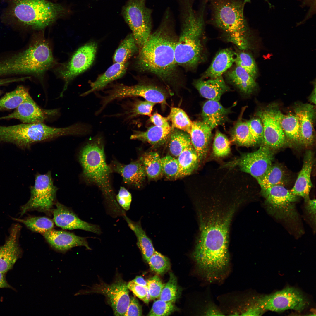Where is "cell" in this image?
I'll list each match as a JSON object with an SVG mask.
<instances>
[{
    "label": "cell",
    "instance_id": "cell-57",
    "mask_svg": "<svg viewBox=\"0 0 316 316\" xmlns=\"http://www.w3.org/2000/svg\"><path fill=\"white\" fill-rule=\"evenodd\" d=\"M29 78V76H26L0 78V86L6 85L13 83L23 81Z\"/></svg>",
    "mask_w": 316,
    "mask_h": 316
},
{
    "label": "cell",
    "instance_id": "cell-26",
    "mask_svg": "<svg viewBox=\"0 0 316 316\" xmlns=\"http://www.w3.org/2000/svg\"><path fill=\"white\" fill-rule=\"evenodd\" d=\"M230 110L229 108L222 106L219 101L208 100L202 107V121L213 129L225 123L227 121Z\"/></svg>",
    "mask_w": 316,
    "mask_h": 316
},
{
    "label": "cell",
    "instance_id": "cell-39",
    "mask_svg": "<svg viewBox=\"0 0 316 316\" xmlns=\"http://www.w3.org/2000/svg\"><path fill=\"white\" fill-rule=\"evenodd\" d=\"M155 103L146 100L135 99L129 101L124 106L122 115L131 119L140 115L150 116Z\"/></svg>",
    "mask_w": 316,
    "mask_h": 316
},
{
    "label": "cell",
    "instance_id": "cell-13",
    "mask_svg": "<svg viewBox=\"0 0 316 316\" xmlns=\"http://www.w3.org/2000/svg\"><path fill=\"white\" fill-rule=\"evenodd\" d=\"M273 150L261 145L256 151L243 153L239 157L224 164L225 168H239L241 171L250 174L257 181L262 177L272 165Z\"/></svg>",
    "mask_w": 316,
    "mask_h": 316
},
{
    "label": "cell",
    "instance_id": "cell-38",
    "mask_svg": "<svg viewBox=\"0 0 316 316\" xmlns=\"http://www.w3.org/2000/svg\"><path fill=\"white\" fill-rule=\"evenodd\" d=\"M28 90L22 85L6 93L0 98V111L16 109L29 95Z\"/></svg>",
    "mask_w": 316,
    "mask_h": 316
},
{
    "label": "cell",
    "instance_id": "cell-43",
    "mask_svg": "<svg viewBox=\"0 0 316 316\" xmlns=\"http://www.w3.org/2000/svg\"><path fill=\"white\" fill-rule=\"evenodd\" d=\"M177 281L175 275L170 272L169 280L163 287L159 297V299L173 303L176 301L180 294Z\"/></svg>",
    "mask_w": 316,
    "mask_h": 316
},
{
    "label": "cell",
    "instance_id": "cell-18",
    "mask_svg": "<svg viewBox=\"0 0 316 316\" xmlns=\"http://www.w3.org/2000/svg\"><path fill=\"white\" fill-rule=\"evenodd\" d=\"M127 284L119 280L110 285L102 284L95 288L96 292L105 296L115 315L124 316L126 311L130 300Z\"/></svg>",
    "mask_w": 316,
    "mask_h": 316
},
{
    "label": "cell",
    "instance_id": "cell-19",
    "mask_svg": "<svg viewBox=\"0 0 316 316\" xmlns=\"http://www.w3.org/2000/svg\"><path fill=\"white\" fill-rule=\"evenodd\" d=\"M52 210L53 221L58 227L63 229H81L97 235L102 233L101 229L97 225L82 220L70 208L58 202Z\"/></svg>",
    "mask_w": 316,
    "mask_h": 316
},
{
    "label": "cell",
    "instance_id": "cell-30",
    "mask_svg": "<svg viewBox=\"0 0 316 316\" xmlns=\"http://www.w3.org/2000/svg\"><path fill=\"white\" fill-rule=\"evenodd\" d=\"M123 216L129 228L135 235L137 239L136 244L143 258L147 262L155 251L151 240L142 228L140 220L133 221L125 214Z\"/></svg>",
    "mask_w": 316,
    "mask_h": 316
},
{
    "label": "cell",
    "instance_id": "cell-8",
    "mask_svg": "<svg viewBox=\"0 0 316 316\" xmlns=\"http://www.w3.org/2000/svg\"><path fill=\"white\" fill-rule=\"evenodd\" d=\"M261 188L267 212L276 219L288 221H298V215L295 204L298 197L282 185Z\"/></svg>",
    "mask_w": 316,
    "mask_h": 316
},
{
    "label": "cell",
    "instance_id": "cell-46",
    "mask_svg": "<svg viewBox=\"0 0 316 316\" xmlns=\"http://www.w3.org/2000/svg\"><path fill=\"white\" fill-rule=\"evenodd\" d=\"M235 63L236 66L243 68L255 79L257 74V67L254 59L250 54L243 52L236 53Z\"/></svg>",
    "mask_w": 316,
    "mask_h": 316
},
{
    "label": "cell",
    "instance_id": "cell-35",
    "mask_svg": "<svg viewBox=\"0 0 316 316\" xmlns=\"http://www.w3.org/2000/svg\"><path fill=\"white\" fill-rule=\"evenodd\" d=\"M139 52V49L132 33L120 43L113 55V63H124Z\"/></svg>",
    "mask_w": 316,
    "mask_h": 316
},
{
    "label": "cell",
    "instance_id": "cell-52",
    "mask_svg": "<svg viewBox=\"0 0 316 316\" xmlns=\"http://www.w3.org/2000/svg\"><path fill=\"white\" fill-rule=\"evenodd\" d=\"M116 200L119 205L124 210H129L132 202L130 193L123 187L120 188L118 194L116 196Z\"/></svg>",
    "mask_w": 316,
    "mask_h": 316
},
{
    "label": "cell",
    "instance_id": "cell-33",
    "mask_svg": "<svg viewBox=\"0 0 316 316\" xmlns=\"http://www.w3.org/2000/svg\"><path fill=\"white\" fill-rule=\"evenodd\" d=\"M280 123L288 145H300V125L295 114H282Z\"/></svg>",
    "mask_w": 316,
    "mask_h": 316
},
{
    "label": "cell",
    "instance_id": "cell-37",
    "mask_svg": "<svg viewBox=\"0 0 316 316\" xmlns=\"http://www.w3.org/2000/svg\"><path fill=\"white\" fill-rule=\"evenodd\" d=\"M146 176L151 179L159 178L163 174L159 154L156 152L145 153L140 157Z\"/></svg>",
    "mask_w": 316,
    "mask_h": 316
},
{
    "label": "cell",
    "instance_id": "cell-4",
    "mask_svg": "<svg viewBox=\"0 0 316 316\" xmlns=\"http://www.w3.org/2000/svg\"><path fill=\"white\" fill-rule=\"evenodd\" d=\"M79 159L84 181L99 188L109 207H112L116 212L120 209L111 183L112 173L106 161L103 138L96 136L88 142L80 151Z\"/></svg>",
    "mask_w": 316,
    "mask_h": 316
},
{
    "label": "cell",
    "instance_id": "cell-47",
    "mask_svg": "<svg viewBox=\"0 0 316 316\" xmlns=\"http://www.w3.org/2000/svg\"><path fill=\"white\" fill-rule=\"evenodd\" d=\"M177 309L173 303L166 302L159 299L153 303L147 315L168 316Z\"/></svg>",
    "mask_w": 316,
    "mask_h": 316
},
{
    "label": "cell",
    "instance_id": "cell-12",
    "mask_svg": "<svg viewBox=\"0 0 316 316\" xmlns=\"http://www.w3.org/2000/svg\"><path fill=\"white\" fill-rule=\"evenodd\" d=\"M253 302L264 312L267 310L279 312L287 310L302 311L307 307V298L298 289L288 286L269 295L255 297Z\"/></svg>",
    "mask_w": 316,
    "mask_h": 316
},
{
    "label": "cell",
    "instance_id": "cell-7",
    "mask_svg": "<svg viewBox=\"0 0 316 316\" xmlns=\"http://www.w3.org/2000/svg\"><path fill=\"white\" fill-rule=\"evenodd\" d=\"M11 5L12 15L22 24L43 29L66 14L58 4L46 0H7Z\"/></svg>",
    "mask_w": 316,
    "mask_h": 316
},
{
    "label": "cell",
    "instance_id": "cell-22",
    "mask_svg": "<svg viewBox=\"0 0 316 316\" xmlns=\"http://www.w3.org/2000/svg\"><path fill=\"white\" fill-rule=\"evenodd\" d=\"M109 165L112 173L120 174L124 182L131 187L140 188L145 179V172L140 159L132 162L128 164H122L115 160L111 161Z\"/></svg>",
    "mask_w": 316,
    "mask_h": 316
},
{
    "label": "cell",
    "instance_id": "cell-58",
    "mask_svg": "<svg viewBox=\"0 0 316 316\" xmlns=\"http://www.w3.org/2000/svg\"><path fill=\"white\" fill-rule=\"evenodd\" d=\"M206 315H224L218 308L213 305L208 306L205 311Z\"/></svg>",
    "mask_w": 316,
    "mask_h": 316
},
{
    "label": "cell",
    "instance_id": "cell-21",
    "mask_svg": "<svg viewBox=\"0 0 316 316\" xmlns=\"http://www.w3.org/2000/svg\"><path fill=\"white\" fill-rule=\"evenodd\" d=\"M294 111L300 125V145L305 147H310L314 141V106L310 104H300L295 107Z\"/></svg>",
    "mask_w": 316,
    "mask_h": 316
},
{
    "label": "cell",
    "instance_id": "cell-24",
    "mask_svg": "<svg viewBox=\"0 0 316 316\" xmlns=\"http://www.w3.org/2000/svg\"><path fill=\"white\" fill-rule=\"evenodd\" d=\"M212 129L202 121L193 122L189 134L192 144L197 154L200 163L207 156Z\"/></svg>",
    "mask_w": 316,
    "mask_h": 316
},
{
    "label": "cell",
    "instance_id": "cell-14",
    "mask_svg": "<svg viewBox=\"0 0 316 316\" xmlns=\"http://www.w3.org/2000/svg\"><path fill=\"white\" fill-rule=\"evenodd\" d=\"M282 114L274 105L267 107L257 114L263 128V138L261 145L273 150L288 145L281 125Z\"/></svg>",
    "mask_w": 316,
    "mask_h": 316
},
{
    "label": "cell",
    "instance_id": "cell-41",
    "mask_svg": "<svg viewBox=\"0 0 316 316\" xmlns=\"http://www.w3.org/2000/svg\"><path fill=\"white\" fill-rule=\"evenodd\" d=\"M231 135L233 141L239 146L249 147L254 145L247 121L241 119L235 125Z\"/></svg>",
    "mask_w": 316,
    "mask_h": 316
},
{
    "label": "cell",
    "instance_id": "cell-42",
    "mask_svg": "<svg viewBox=\"0 0 316 316\" xmlns=\"http://www.w3.org/2000/svg\"><path fill=\"white\" fill-rule=\"evenodd\" d=\"M168 116L171 122V129L176 128L189 134L193 122L183 109L172 107Z\"/></svg>",
    "mask_w": 316,
    "mask_h": 316
},
{
    "label": "cell",
    "instance_id": "cell-44",
    "mask_svg": "<svg viewBox=\"0 0 316 316\" xmlns=\"http://www.w3.org/2000/svg\"><path fill=\"white\" fill-rule=\"evenodd\" d=\"M230 142L227 138L219 131L216 132L213 145L214 155L218 158L228 156L231 152Z\"/></svg>",
    "mask_w": 316,
    "mask_h": 316
},
{
    "label": "cell",
    "instance_id": "cell-5",
    "mask_svg": "<svg viewBox=\"0 0 316 316\" xmlns=\"http://www.w3.org/2000/svg\"><path fill=\"white\" fill-rule=\"evenodd\" d=\"M244 0H207L210 8V22L226 35L228 40L240 49L249 47V31L244 14Z\"/></svg>",
    "mask_w": 316,
    "mask_h": 316
},
{
    "label": "cell",
    "instance_id": "cell-29",
    "mask_svg": "<svg viewBox=\"0 0 316 316\" xmlns=\"http://www.w3.org/2000/svg\"><path fill=\"white\" fill-rule=\"evenodd\" d=\"M171 130V127L152 126L145 131H134L130 138L147 142L154 146H159L168 140Z\"/></svg>",
    "mask_w": 316,
    "mask_h": 316
},
{
    "label": "cell",
    "instance_id": "cell-59",
    "mask_svg": "<svg viewBox=\"0 0 316 316\" xmlns=\"http://www.w3.org/2000/svg\"><path fill=\"white\" fill-rule=\"evenodd\" d=\"M305 5H308L310 8L308 13L305 19H308L309 17L315 11L316 0H303Z\"/></svg>",
    "mask_w": 316,
    "mask_h": 316
},
{
    "label": "cell",
    "instance_id": "cell-9",
    "mask_svg": "<svg viewBox=\"0 0 316 316\" xmlns=\"http://www.w3.org/2000/svg\"><path fill=\"white\" fill-rule=\"evenodd\" d=\"M105 91L100 98L101 103L104 107L116 100L136 97H142L155 104H165L169 95V92L164 88L143 83L130 86L115 84Z\"/></svg>",
    "mask_w": 316,
    "mask_h": 316
},
{
    "label": "cell",
    "instance_id": "cell-61",
    "mask_svg": "<svg viewBox=\"0 0 316 316\" xmlns=\"http://www.w3.org/2000/svg\"><path fill=\"white\" fill-rule=\"evenodd\" d=\"M136 284L142 286H147V282L141 276H136L133 280Z\"/></svg>",
    "mask_w": 316,
    "mask_h": 316
},
{
    "label": "cell",
    "instance_id": "cell-53",
    "mask_svg": "<svg viewBox=\"0 0 316 316\" xmlns=\"http://www.w3.org/2000/svg\"><path fill=\"white\" fill-rule=\"evenodd\" d=\"M142 307L138 300L134 297H130V302L126 311L124 316H141Z\"/></svg>",
    "mask_w": 316,
    "mask_h": 316
},
{
    "label": "cell",
    "instance_id": "cell-6",
    "mask_svg": "<svg viewBox=\"0 0 316 316\" xmlns=\"http://www.w3.org/2000/svg\"><path fill=\"white\" fill-rule=\"evenodd\" d=\"M54 62L49 43L39 39L26 49L1 60L0 70L3 75L8 76L32 74L41 76Z\"/></svg>",
    "mask_w": 316,
    "mask_h": 316
},
{
    "label": "cell",
    "instance_id": "cell-2",
    "mask_svg": "<svg viewBox=\"0 0 316 316\" xmlns=\"http://www.w3.org/2000/svg\"><path fill=\"white\" fill-rule=\"evenodd\" d=\"M178 37L174 20L168 8L158 28L139 51L136 62L138 70L154 74L168 85L176 83L178 75L175 58Z\"/></svg>",
    "mask_w": 316,
    "mask_h": 316
},
{
    "label": "cell",
    "instance_id": "cell-36",
    "mask_svg": "<svg viewBox=\"0 0 316 316\" xmlns=\"http://www.w3.org/2000/svg\"><path fill=\"white\" fill-rule=\"evenodd\" d=\"M11 218L14 221L23 224L32 231L42 234L54 227L53 220L46 217L29 216L24 219Z\"/></svg>",
    "mask_w": 316,
    "mask_h": 316
},
{
    "label": "cell",
    "instance_id": "cell-34",
    "mask_svg": "<svg viewBox=\"0 0 316 316\" xmlns=\"http://www.w3.org/2000/svg\"><path fill=\"white\" fill-rule=\"evenodd\" d=\"M288 174L281 165L272 164L265 175L257 180L261 188L276 185L285 186L288 182Z\"/></svg>",
    "mask_w": 316,
    "mask_h": 316
},
{
    "label": "cell",
    "instance_id": "cell-16",
    "mask_svg": "<svg viewBox=\"0 0 316 316\" xmlns=\"http://www.w3.org/2000/svg\"><path fill=\"white\" fill-rule=\"evenodd\" d=\"M21 228L18 223L12 224L4 244L0 245V272L2 273L11 269L22 255L19 243Z\"/></svg>",
    "mask_w": 316,
    "mask_h": 316
},
{
    "label": "cell",
    "instance_id": "cell-17",
    "mask_svg": "<svg viewBox=\"0 0 316 316\" xmlns=\"http://www.w3.org/2000/svg\"><path fill=\"white\" fill-rule=\"evenodd\" d=\"M58 110L40 108L29 95L15 110L8 115L0 117V120L15 119L23 123H43L58 113Z\"/></svg>",
    "mask_w": 316,
    "mask_h": 316
},
{
    "label": "cell",
    "instance_id": "cell-48",
    "mask_svg": "<svg viewBox=\"0 0 316 316\" xmlns=\"http://www.w3.org/2000/svg\"><path fill=\"white\" fill-rule=\"evenodd\" d=\"M163 174L168 178H176L179 171L178 163L177 159L170 155L161 158Z\"/></svg>",
    "mask_w": 316,
    "mask_h": 316
},
{
    "label": "cell",
    "instance_id": "cell-40",
    "mask_svg": "<svg viewBox=\"0 0 316 316\" xmlns=\"http://www.w3.org/2000/svg\"><path fill=\"white\" fill-rule=\"evenodd\" d=\"M168 140L170 151L175 157H178L183 150L192 144L188 133L176 128L171 129Z\"/></svg>",
    "mask_w": 316,
    "mask_h": 316
},
{
    "label": "cell",
    "instance_id": "cell-50",
    "mask_svg": "<svg viewBox=\"0 0 316 316\" xmlns=\"http://www.w3.org/2000/svg\"><path fill=\"white\" fill-rule=\"evenodd\" d=\"M147 282L150 300L159 298L165 284L156 275L149 278Z\"/></svg>",
    "mask_w": 316,
    "mask_h": 316
},
{
    "label": "cell",
    "instance_id": "cell-49",
    "mask_svg": "<svg viewBox=\"0 0 316 316\" xmlns=\"http://www.w3.org/2000/svg\"><path fill=\"white\" fill-rule=\"evenodd\" d=\"M254 145L261 144L264 130L262 121L259 118H253L247 121Z\"/></svg>",
    "mask_w": 316,
    "mask_h": 316
},
{
    "label": "cell",
    "instance_id": "cell-23",
    "mask_svg": "<svg viewBox=\"0 0 316 316\" xmlns=\"http://www.w3.org/2000/svg\"><path fill=\"white\" fill-rule=\"evenodd\" d=\"M314 163L313 153L310 150L307 151L304 155L302 168L293 186L290 190L293 194L303 197L305 201L310 198L309 193L312 187L311 175Z\"/></svg>",
    "mask_w": 316,
    "mask_h": 316
},
{
    "label": "cell",
    "instance_id": "cell-56",
    "mask_svg": "<svg viewBox=\"0 0 316 316\" xmlns=\"http://www.w3.org/2000/svg\"><path fill=\"white\" fill-rule=\"evenodd\" d=\"M305 207L307 212L310 215L311 218L315 221L316 217V200H308L305 201Z\"/></svg>",
    "mask_w": 316,
    "mask_h": 316
},
{
    "label": "cell",
    "instance_id": "cell-27",
    "mask_svg": "<svg viewBox=\"0 0 316 316\" xmlns=\"http://www.w3.org/2000/svg\"><path fill=\"white\" fill-rule=\"evenodd\" d=\"M128 66V62L124 63H113L103 73L99 75L93 82H90L89 90L82 94L85 96L91 93L101 90L113 81L123 77Z\"/></svg>",
    "mask_w": 316,
    "mask_h": 316
},
{
    "label": "cell",
    "instance_id": "cell-28",
    "mask_svg": "<svg viewBox=\"0 0 316 316\" xmlns=\"http://www.w3.org/2000/svg\"><path fill=\"white\" fill-rule=\"evenodd\" d=\"M236 53L231 50H222L216 55L201 78H214L221 76L235 63Z\"/></svg>",
    "mask_w": 316,
    "mask_h": 316
},
{
    "label": "cell",
    "instance_id": "cell-10",
    "mask_svg": "<svg viewBox=\"0 0 316 316\" xmlns=\"http://www.w3.org/2000/svg\"><path fill=\"white\" fill-rule=\"evenodd\" d=\"M146 0H129L123 8L122 14L129 25L139 50L151 33L152 10Z\"/></svg>",
    "mask_w": 316,
    "mask_h": 316
},
{
    "label": "cell",
    "instance_id": "cell-20",
    "mask_svg": "<svg viewBox=\"0 0 316 316\" xmlns=\"http://www.w3.org/2000/svg\"><path fill=\"white\" fill-rule=\"evenodd\" d=\"M42 235L51 247L58 251L64 252L73 247L81 246L91 250L86 238L72 233L53 229Z\"/></svg>",
    "mask_w": 316,
    "mask_h": 316
},
{
    "label": "cell",
    "instance_id": "cell-3",
    "mask_svg": "<svg viewBox=\"0 0 316 316\" xmlns=\"http://www.w3.org/2000/svg\"><path fill=\"white\" fill-rule=\"evenodd\" d=\"M177 1L181 31L175 46V60L178 66L191 70L196 68L203 59L202 37L207 2L202 0L199 9L195 11L193 7L194 0H178Z\"/></svg>",
    "mask_w": 316,
    "mask_h": 316
},
{
    "label": "cell",
    "instance_id": "cell-45",
    "mask_svg": "<svg viewBox=\"0 0 316 316\" xmlns=\"http://www.w3.org/2000/svg\"><path fill=\"white\" fill-rule=\"evenodd\" d=\"M147 262L151 269L158 274H163L170 269V263L169 259L155 251Z\"/></svg>",
    "mask_w": 316,
    "mask_h": 316
},
{
    "label": "cell",
    "instance_id": "cell-32",
    "mask_svg": "<svg viewBox=\"0 0 316 316\" xmlns=\"http://www.w3.org/2000/svg\"><path fill=\"white\" fill-rule=\"evenodd\" d=\"M229 79L243 93L251 94L255 89L256 84L254 79L245 70L236 66L227 73Z\"/></svg>",
    "mask_w": 316,
    "mask_h": 316
},
{
    "label": "cell",
    "instance_id": "cell-11",
    "mask_svg": "<svg viewBox=\"0 0 316 316\" xmlns=\"http://www.w3.org/2000/svg\"><path fill=\"white\" fill-rule=\"evenodd\" d=\"M57 189L54 185L50 171L43 174H37L34 185L30 188V198L20 207V217L32 211L48 214L52 213L56 203Z\"/></svg>",
    "mask_w": 316,
    "mask_h": 316
},
{
    "label": "cell",
    "instance_id": "cell-1",
    "mask_svg": "<svg viewBox=\"0 0 316 316\" xmlns=\"http://www.w3.org/2000/svg\"><path fill=\"white\" fill-rule=\"evenodd\" d=\"M240 204L212 201L199 206L200 232L193 256L202 272L217 274L228 269L229 229Z\"/></svg>",
    "mask_w": 316,
    "mask_h": 316
},
{
    "label": "cell",
    "instance_id": "cell-54",
    "mask_svg": "<svg viewBox=\"0 0 316 316\" xmlns=\"http://www.w3.org/2000/svg\"><path fill=\"white\" fill-rule=\"evenodd\" d=\"M150 121L154 125L163 128H171L168 122L169 120L168 116L164 117L159 114L154 113L150 116Z\"/></svg>",
    "mask_w": 316,
    "mask_h": 316
},
{
    "label": "cell",
    "instance_id": "cell-31",
    "mask_svg": "<svg viewBox=\"0 0 316 316\" xmlns=\"http://www.w3.org/2000/svg\"><path fill=\"white\" fill-rule=\"evenodd\" d=\"M177 159L179 171L176 178L190 175L198 168L200 163L197 154L192 144L182 152Z\"/></svg>",
    "mask_w": 316,
    "mask_h": 316
},
{
    "label": "cell",
    "instance_id": "cell-63",
    "mask_svg": "<svg viewBox=\"0 0 316 316\" xmlns=\"http://www.w3.org/2000/svg\"><path fill=\"white\" fill-rule=\"evenodd\" d=\"M265 0L266 1H267L268 2V3H269V5L270 6L271 5L270 4V3L268 2V0ZM250 2H251V0H244V1H243L244 4V5H245V4H246L247 3H250Z\"/></svg>",
    "mask_w": 316,
    "mask_h": 316
},
{
    "label": "cell",
    "instance_id": "cell-62",
    "mask_svg": "<svg viewBox=\"0 0 316 316\" xmlns=\"http://www.w3.org/2000/svg\"><path fill=\"white\" fill-rule=\"evenodd\" d=\"M309 101L315 104H316V87L315 85V87L313 89L311 94L309 98Z\"/></svg>",
    "mask_w": 316,
    "mask_h": 316
},
{
    "label": "cell",
    "instance_id": "cell-15",
    "mask_svg": "<svg viewBox=\"0 0 316 316\" xmlns=\"http://www.w3.org/2000/svg\"><path fill=\"white\" fill-rule=\"evenodd\" d=\"M97 49L96 43L91 42L86 43L78 48L69 61L59 70V75L65 82L60 97L63 96L70 82L91 66L94 60Z\"/></svg>",
    "mask_w": 316,
    "mask_h": 316
},
{
    "label": "cell",
    "instance_id": "cell-51",
    "mask_svg": "<svg viewBox=\"0 0 316 316\" xmlns=\"http://www.w3.org/2000/svg\"><path fill=\"white\" fill-rule=\"evenodd\" d=\"M128 289L131 290L137 297L146 303H148L150 296L147 286L145 287L135 283L133 280L127 284Z\"/></svg>",
    "mask_w": 316,
    "mask_h": 316
},
{
    "label": "cell",
    "instance_id": "cell-55",
    "mask_svg": "<svg viewBox=\"0 0 316 316\" xmlns=\"http://www.w3.org/2000/svg\"><path fill=\"white\" fill-rule=\"evenodd\" d=\"M252 303L245 306L241 314V315L257 316L261 315L264 312L252 301Z\"/></svg>",
    "mask_w": 316,
    "mask_h": 316
},
{
    "label": "cell",
    "instance_id": "cell-60",
    "mask_svg": "<svg viewBox=\"0 0 316 316\" xmlns=\"http://www.w3.org/2000/svg\"><path fill=\"white\" fill-rule=\"evenodd\" d=\"M8 288L14 290V288L11 286L6 280L5 274L0 272V288Z\"/></svg>",
    "mask_w": 316,
    "mask_h": 316
},
{
    "label": "cell",
    "instance_id": "cell-25",
    "mask_svg": "<svg viewBox=\"0 0 316 316\" xmlns=\"http://www.w3.org/2000/svg\"><path fill=\"white\" fill-rule=\"evenodd\" d=\"M193 84L203 97L217 101L229 89L222 76L206 80L202 78L195 80Z\"/></svg>",
    "mask_w": 316,
    "mask_h": 316
}]
</instances>
